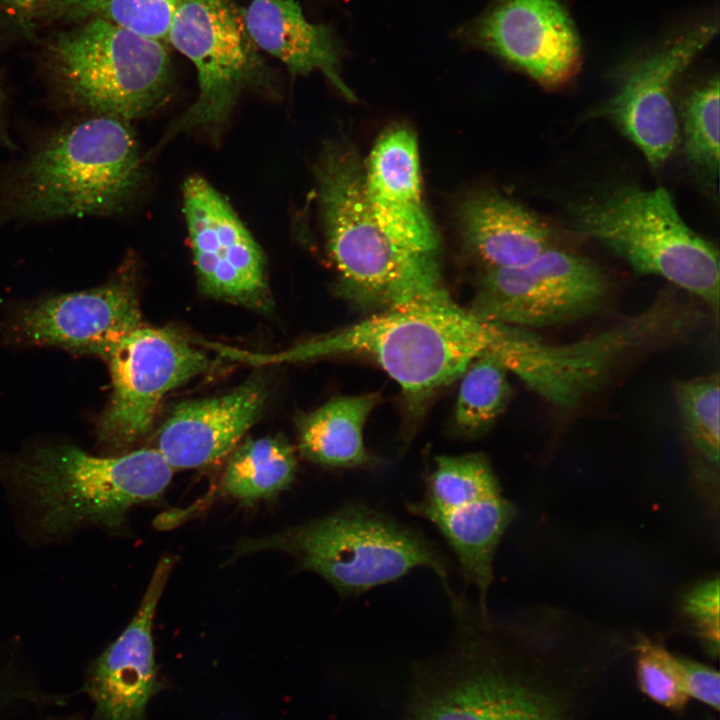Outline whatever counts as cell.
Listing matches in <instances>:
<instances>
[{
	"mask_svg": "<svg viewBox=\"0 0 720 720\" xmlns=\"http://www.w3.org/2000/svg\"><path fill=\"white\" fill-rule=\"evenodd\" d=\"M509 373L491 354L475 359L466 368L454 412V426L459 434L480 436L504 412L512 393Z\"/></svg>",
	"mask_w": 720,
	"mask_h": 720,
	"instance_id": "obj_25",
	"label": "cell"
},
{
	"mask_svg": "<svg viewBox=\"0 0 720 720\" xmlns=\"http://www.w3.org/2000/svg\"><path fill=\"white\" fill-rule=\"evenodd\" d=\"M142 324L134 280L126 270L96 288L24 305L13 316L11 329L24 344L103 358L118 339Z\"/></svg>",
	"mask_w": 720,
	"mask_h": 720,
	"instance_id": "obj_17",
	"label": "cell"
},
{
	"mask_svg": "<svg viewBox=\"0 0 720 720\" xmlns=\"http://www.w3.org/2000/svg\"><path fill=\"white\" fill-rule=\"evenodd\" d=\"M48 720H84V719L79 715H75V716H68V717H53Z\"/></svg>",
	"mask_w": 720,
	"mask_h": 720,
	"instance_id": "obj_33",
	"label": "cell"
},
{
	"mask_svg": "<svg viewBox=\"0 0 720 720\" xmlns=\"http://www.w3.org/2000/svg\"><path fill=\"white\" fill-rule=\"evenodd\" d=\"M407 511L431 522L454 552L466 584L476 588L479 608L488 614L496 549L516 515L502 494L486 455L467 453L435 458L422 498L406 502Z\"/></svg>",
	"mask_w": 720,
	"mask_h": 720,
	"instance_id": "obj_10",
	"label": "cell"
},
{
	"mask_svg": "<svg viewBox=\"0 0 720 720\" xmlns=\"http://www.w3.org/2000/svg\"><path fill=\"white\" fill-rule=\"evenodd\" d=\"M698 312L676 296H658L644 311L593 336L552 343L530 329L504 325L494 356L561 413L581 406L619 368L689 336Z\"/></svg>",
	"mask_w": 720,
	"mask_h": 720,
	"instance_id": "obj_5",
	"label": "cell"
},
{
	"mask_svg": "<svg viewBox=\"0 0 720 720\" xmlns=\"http://www.w3.org/2000/svg\"><path fill=\"white\" fill-rule=\"evenodd\" d=\"M257 46L294 75L320 71L348 99L354 94L340 75V48L330 26L309 21L295 0H251L243 9Z\"/></svg>",
	"mask_w": 720,
	"mask_h": 720,
	"instance_id": "obj_21",
	"label": "cell"
},
{
	"mask_svg": "<svg viewBox=\"0 0 720 720\" xmlns=\"http://www.w3.org/2000/svg\"><path fill=\"white\" fill-rule=\"evenodd\" d=\"M448 597L453 638L414 665L405 720H583L617 654L498 624Z\"/></svg>",
	"mask_w": 720,
	"mask_h": 720,
	"instance_id": "obj_1",
	"label": "cell"
},
{
	"mask_svg": "<svg viewBox=\"0 0 720 720\" xmlns=\"http://www.w3.org/2000/svg\"><path fill=\"white\" fill-rule=\"evenodd\" d=\"M719 577H709L692 585L681 598V609L692 632L711 658L720 648Z\"/></svg>",
	"mask_w": 720,
	"mask_h": 720,
	"instance_id": "obj_30",
	"label": "cell"
},
{
	"mask_svg": "<svg viewBox=\"0 0 720 720\" xmlns=\"http://www.w3.org/2000/svg\"><path fill=\"white\" fill-rule=\"evenodd\" d=\"M577 233L622 258L638 275L664 278L704 302L718 321L719 253L680 216L664 188L621 186L572 207Z\"/></svg>",
	"mask_w": 720,
	"mask_h": 720,
	"instance_id": "obj_8",
	"label": "cell"
},
{
	"mask_svg": "<svg viewBox=\"0 0 720 720\" xmlns=\"http://www.w3.org/2000/svg\"><path fill=\"white\" fill-rule=\"evenodd\" d=\"M50 0H3L4 4L14 13L26 15L40 8Z\"/></svg>",
	"mask_w": 720,
	"mask_h": 720,
	"instance_id": "obj_32",
	"label": "cell"
},
{
	"mask_svg": "<svg viewBox=\"0 0 720 720\" xmlns=\"http://www.w3.org/2000/svg\"><path fill=\"white\" fill-rule=\"evenodd\" d=\"M296 472L295 449L285 438H249L230 456L221 489L237 501L253 505L287 490Z\"/></svg>",
	"mask_w": 720,
	"mask_h": 720,
	"instance_id": "obj_24",
	"label": "cell"
},
{
	"mask_svg": "<svg viewBox=\"0 0 720 720\" xmlns=\"http://www.w3.org/2000/svg\"><path fill=\"white\" fill-rule=\"evenodd\" d=\"M173 563L169 556L158 562L135 616L89 666L82 688L94 706L91 720H146L149 701L164 689L152 630Z\"/></svg>",
	"mask_w": 720,
	"mask_h": 720,
	"instance_id": "obj_18",
	"label": "cell"
},
{
	"mask_svg": "<svg viewBox=\"0 0 720 720\" xmlns=\"http://www.w3.org/2000/svg\"><path fill=\"white\" fill-rule=\"evenodd\" d=\"M610 294L596 264L554 246L524 265L482 270L468 310L485 321L536 329L592 316Z\"/></svg>",
	"mask_w": 720,
	"mask_h": 720,
	"instance_id": "obj_12",
	"label": "cell"
},
{
	"mask_svg": "<svg viewBox=\"0 0 720 720\" xmlns=\"http://www.w3.org/2000/svg\"><path fill=\"white\" fill-rule=\"evenodd\" d=\"M52 64L73 104L126 122L156 110L171 87L162 41L98 18L62 34L52 47Z\"/></svg>",
	"mask_w": 720,
	"mask_h": 720,
	"instance_id": "obj_9",
	"label": "cell"
},
{
	"mask_svg": "<svg viewBox=\"0 0 720 720\" xmlns=\"http://www.w3.org/2000/svg\"><path fill=\"white\" fill-rule=\"evenodd\" d=\"M460 216L466 247L482 270L521 266L557 246L547 223L498 193L474 196Z\"/></svg>",
	"mask_w": 720,
	"mask_h": 720,
	"instance_id": "obj_22",
	"label": "cell"
},
{
	"mask_svg": "<svg viewBox=\"0 0 720 720\" xmlns=\"http://www.w3.org/2000/svg\"><path fill=\"white\" fill-rule=\"evenodd\" d=\"M684 689L693 698L716 712L720 709V675L718 670L698 661L677 656Z\"/></svg>",
	"mask_w": 720,
	"mask_h": 720,
	"instance_id": "obj_31",
	"label": "cell"
},
{
	"mask_svg": "<svg viewBox=\"0 0 720 720\" xmlns=\"http://www.w3.org/2000/svg\"><path fill=\"white\" fill-rule=\"evenodd\" d=\"M316 176L327 248L346 299L378 312L436 309L453 302L437 253L403 252L381 232L353 151L328 148Z\"/></svg>",
	"mask_w": 720,
	"mask_h": 720,
	"instance_id": "obj_3",
	"label": "cell"
},
{
	"mask_svg": "<svg viewBox=\"0 0 720 720\" xmlns=\"http://www.w3.org/2000/svg\"><path fill=\"white\" fill-rule=\"evenodd\" d=\"M718 33L717 17L693 20L629 59L614 94L595 113L611 121L661 168L675 150L679 125L673 103L682 74Z\"/></svg>",
	"mask_w": 720,
	"mask_h": 720,
	"instance_id": "obj_13",
	"label": "cell"
},
{
	"mask_svg": "<svg viewBox=\"0 0 720 720\" xmlns=\"http://www.w3.org/2000/svg\"><path fill=\"white\" fill-rule=\"evenodd\" d=\"M173 468L156 448L99 457L69 445L37 446L8 465L48 533L82 524L119 526L128 510L162 496Z\"/></svg>",
	"mask_w": 720,
	"mask_h": 720,
	"instance_id": "obj_7",
	"label": "cell"
},
{
	"mask_svg": "<svg viewBox=\"0 0 720 720\" xmlns=\"http://www.w3.org/2000/svg\"><path fill=\"white\" fill-rule=\"evenodd\" d=\"M279 550L300 568L325 579L342 597L363 594L398 581L415 568H428L446 593L449 564L433 541L393 517L363 504L336 511L279 534L249 539L241 553Z\"/></svg>",
	"mask_w": 720,
	"mask_h": 720,
	"instance_id": "obj_6",
	"label": "cell"
},
{
	"mask_svg": "<svg viewBox=\"0 0 720 720\" xmlns=\"http://www.w3.org/2000/svg\"><path fill=\"white\" fill-rule=\"evenodd\" d=\"M167 40L194 64L199 94L164 141L222 124L242 93L263 80V60L233 0H180Z\"/></svg>",
	"mask_w": 720,
	"mask_h": 720,
	"instance_id": "obj_11",
	"label": "cell"
},
{
	"mask_svg": "<svg viewBox=\"0 0 720 720\" xmlns=\"http://www.w3.org/2000/svg\"><path fill=\"white\" fill-rule=\"evenodd\" d=\"M103 359L112 394L97 424L98 440L120 449L147 434L164 396L214 364L208 354L169 328L144 324L118 339Z\"/></svg>",
	"mask_w": 720,
	"mask_h": 720,
	"instance_id": "obj_14",
	"label": "cell"
},
{
	"mask_svg": "<svg viewBox=\"0 0 720 720\" xmlns=\"http://www.w3.org/2000/svg\"><path fill=\"white\" fill-rule=\"evenodd\" d=\"M499 323L455 305L441 309L378 312L360 322L312 337L285 350H244L252 366L358 355L377 363L402 388L413 410L461 376L475 359L492 354Z\"/></svg>",
	"mask_w": 720,
	"mask_h": 720,
	"instance_id": "obj_2",
	"label": "cell"
},
{
	"mask_svg": "<svg viewBox=\"0 0 720 720\" xmlns=\"http://www.w3.org/2000/svg\"><path fill=\"white\" fill-rule=\"evenodd\" d=\"M57 7L82 20L98 18L159 41L167 40L180 0H56Z\"/></svg>",
	"mask_w": 720,
	"mask_h": 720,
	"instance_id": "obj_28",
	"label": "cell"
},
{
	"mask_svg": "<svg viewBox=\"0 0 720 720\" xmlns=\"http://www.w3.org/2000/svg\"><path fill=\"white\" fill-rule=\"evenodd\" d=\"M268 395L263 377L228 393L178 403L156 434V449L175 469L197 468L227 455L262 413Z\"/></svg>",
	"mask_w": 720,
	"mask_h": 720,
	"instance_id": "obj_20",
	"label": "cell"
},
{
	"mask_svg": "<svg viewBox=\"0 0 720 720\" xmlns=\"http://www.w3.org/2000/svg\"><path fill=\"white\" fill-rule=\"evenodd\" d=\"M462 32L544 88L567 85L582 64L568 0H492Z\"/></svg>",
	"mask_w": 720,
	"mask_h": 720,
	"instance_id": "obj_16",
	"label": "cell"
},
{
	"mask_svg": "<svg viewBox=\"0 0 720 720\" xmlns=\"http://www.w3.org/2000/svg\"><path fill=\"white\" fill-rule=\"evenodd\" d=\"M634 651L639 690L654 703L681 712L689 697L684 689L676 655L651 639L638 636Z\"/></svg>",
	"mask_w": 720,
	"mask_h": 720,
	"instance_id": "obj_29",
	"label": "cell"
},
{
	"mask_svg": "<svg viewBox=\"0 0 720 720\" xmlns=\"http://www.w3.org/2000/svg\"><path fill=\"white\" fill-rule=\"evenodd\" d=\"M141 179L127 122L94 114L55 132L24 161L10 184L8 214L22 221L112 214Z\"/></svg>",
	"mask_w": 720,
	"mask_h": 720,
	"instance_id": "obj_4",
	"label": "cell"
},
{
	"mask_svg": "<svg viewBox=\"0 0 720 720\" xmlns=\"http://www.w3.org/2000/svg\"><path fill=\"white\" fill-rule=\"evenodd\" d=\"M675 399L683 430L696 455L719 468L720 458V383L719 374L711 373L680 381Z\"/></svg>",
	"mask_w": 720,
	"mask_h": 720,
	"instance_id": "obj_27",
	"label": "cell"
},
{
	"mask_svg": "<svg viewBox=\"0 0 720 720\" xmlns=\"http://www.w3.org/2000/svg\"><path fill=\"white\" fill-rule=\"evenodd\" d=\"M365 194L384 236L409 254L437 253L438 239L421 200L420 163L414 134L386 131L364 170Z\"/></svg>",
	"mask_w": 720,
	"mask_h": 720,
	"instance_id": "obj_19",
	"label": "cell"
},
{
	"mask_svg": "<svg viewBox=\"0 0 720 720\" xmlns=\"http://www.w3.org/2000/svg\"><path fill=\"white\" fill-rule=\"evenodd\" d=\"M380 400L378 393L337 396L302 415L297 422L301 455L327 468L377 464L366 449L363 429Z\"/></svg>",
	"mask_w": 720,
	"mask_h": 720,
	"instance_id": "obj_23",
	"label": "cell"
},
{
	"mask_svg": "<svg viewBox=\"0 0 720 720\" xmlns=\"http://www.w3.org/2000/svg\"><path fill=\"white\" fill-rule=\"evenodd\" d=\"M183 212L201 291L270 311L263 252L224 196L204 178L189 177L183 185Z\"/></svg>",
	"mask_w": 720,
	"mask_h": 720,
	"instance_id": "obj_15",
	"label": "cell"
},
{
	"mask_svg": "<svg viewBox=\"0 0 720 720\" xmlns=\"http://www.w3.org/2000/svg\"><path fill=\"white\" fill-rule=\"evenodd\" d=\"M719 77L693 87L681 104L683 149L687 161L709 179H717L720 163Z\"/></svg>",
	"mask_w": 720,
	"mask_h": 720,
	"instance_id": "obj_26",
	"label": "cell"
}]
</instances>
